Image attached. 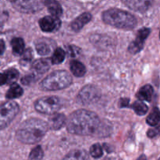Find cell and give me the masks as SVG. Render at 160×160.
Instances as JSON below:
<instances>
[{
    "instance_id": "33",
    "label": "cell",
    "mask_w": 160,
    "mask_h": 160,
    "mask_svg": "<svg viewBox=\"0 0 160 160\" xmlns=\"http://www.w3.org/2000/svg\"><path fill=\"white\" fill-rule=\"evenodd\" d=\"M5 48H6V45H5L4 41L0 39V55H2L4 52Z\"/></svg>"
},
{
    "instance_id": "2",
    "label": "cell",
    "mask_w": 160,
    "mask_h": 160,
    "mask_svg": "<svg viewBox=\"0 0 160 160\" xmlns=\"http://www.w3.org/2000/svg\"><path fill=\"white\" fill-rule=\"evenodd\" d=\"M46 122L38 119H30L23 122L17 131V138L24 144H36L40 142L48 131Z\"/></svg>"
},
{
    "instance_id": "19",
    "label": "cell",
    "mask_w": 160,
    "mask_h": 160,
    "mask_svg": "<svg viewBox=\"0 0 160 160\" xmlns=\"http://www.w3.org/2000/svg\"><path fill=\"white\" fill-rule=\"evenodd\" d=\"M11 45L14 54L20 55L24 52V42L21 38H14L11 41Z\"/></svg>"
},
{
    "instance_id": "30",
    "label": "cell",
    "mask_w": 160,
    "mask_h": 160,
    "mask_svg": "<svg viewBox=\"0 0 160 160\" xmlns=\"http://www.w3.org/2000/svg\"><path fill=\"white\" fill-rule=\"evenodd\" d=\"M160 134V125L159 126H156L155 128L152 129L148 130V133H147V135L148 138H154L156 136H157L158 134Z\"/></svg>"
},
{
    "instance_id": "9",
    "label": "cell",
    "mask_w": 160,
    "mask_h": 160,
    "mask_svg": "<svg viewBox=\"0 0 160 160\" xmlns=\"http://www.w3.org/2000/svg\"><path fill=\"white\" fill-rule=\"evenodd\" d=\"M61 22L58 17L52 16H47L39 20L41 29L45 32H52L59 28Z\"/></svg>"
},
{
    "instance_id": "32",
    "label": "cell",
    "mask_w": 160,
    "mask_h": 160,
    "mask_svg": "<svg viewBox=\"0 0 160 160\" xmlns=\"http://www.w3.org/2000/svg\"><path fill=\"white\" fill-rule=\"evenodd\" d=\"M5 84H7V78L5 73H0V85H3Z\"/></svg>"
},
{
    "instance_id": "37",
    "label": "cell",
    "mask_w": 160,
    "mask_h": 160,
    "mask_svg": "<svg viewBox=\"0 0 160 160\" xmlns=\"http://www.w3.org/2000/svg\"><path fill=\"white\" fill-rule=\"evenodd\" d=\"M159 37H160V34H159Z\"/></svg>"
},
{
    "instance_id": "4",
    "label": "cell",
    "mask_w": 160,
    "mask_h": 160,
    "mask_svg": "<svg viewBox=\"0 0 160 160\" xmlns=\"http://www.w3.org/2000/svg\"><path fill=\"white\" fill-rule=\"evenodd\" d=\"M72 83L70 73L65 70H57L50 73L40 83L41 88L45 91H57L67 88Z\"/></svg>"
},
{
    "instance_id": "3",
    "label": "cell",
    "mask_w": 160,
    "mask_h": 160,
    "mask_svg": "<svg viewBox=\"0 0 160 160\" xmlns=\"http://www.w3.org/2000/svg\"><path fill=\"white\" fill-rule=\"evenodd\" d=\"M102 19L107 24L123 30L133 29L137 24V20L134 16L115 8L105 11L102 14Z\"/></svg>"
},
{
    "instance_id": "25",
    "label": "cell",
    "mask_w": 160,
    "mask_h": 160,
    "mask_svg": "<svg viewBox=\"0 0 160 160\" xmlns=\"http://www.w3.org/2000/svg\"><path fill=\"white\" fill-rule=\"evenodd\" d=\"M33 58V52L31 48H28L23 52L20 59V63L23 66H27L31 62V59Z\"/></svg>"
},
{
    "instance_id": "28",
    "label": "cell",
    "mask_w": 160,
    "mask_h": 160,
    "mask_svg": "<svg viewBox=\"0 0 160 160\" xmlns=\"http://www.w3.org/2000/svg\"><path fill=\"white\" fill-rule=\"evenodd\" d=\"M4 73L7 78V83L14 82L19 77V72L16 69H9Z\"/></svg>"
},
{
    "instance_id": "5",
    "label": "cell",
    "mask_w": 160,
    "mask_h": 160,
    "mask_svg": "<svg viewBox=\"0 0 160 160\" xmlns=\"http://www.w3.org/2000/svg\"><path fill=\"white\" fill-rule=\"evenodd\" d=\"M62 106L60 98L56 96H47L40 98L35 102L34 107L41 113L53 115Z\"/></svg>"
},
{
    "instance_id": "27",
    "label": "cell",
    "mask_w": 160,
    "mask_h": 160,
    "mask_svg": "<svg viewBox=\"0 0 160 160\" xmlns=\"http://www.w3.org/2000/svg\"><path fill=\"white\" fill-rule=\"evenodd\" d=\"M90 154L92 157L98 159L100 158L103 154L102 148L99 144H95L90 148Z\"/></svg>"
},
{
    "instance_id": "24",
    "label": "cell",
    "mask_w": 160,
    "mask_h": 160,
    "mask_svg": "<svg viewBox=\"0 0 160 160\" xmlns=\"http://www.w3.org/2000/svg\"><path fill=\"white\" fill-rule=\"evenodd\" d=\"M44 153L42 147L37 146L31 152L29 155L30 160H41L43 158Z\"/></svg>"
},
{
    "instance_id": "1",
    "label": "cell",
    "mask_w": 160,
    "mask_h": 160,
    "mask_svg": "<svg viewBox=\"0 0 160 160\" xmlns=\"http://www.w3.org/2000/svg\"><path fill=\"white\" fill-rule=\"evenodd\" d=\"M67 131L77 135H96L105 137L110 133V128L102 123L97 114L86 109H79L69 117Z\"/></svg>"
},
{
    "instance_id": "13",
    "label": "cell",
    "mask_w": 160,
    "mask_h": 160,
    "mask_svg": "<svg viewBox=\"0 0 160 160\" xmlns=\"http://www.w3.org/2000/svg\"><path fill=\"white\" fill-rule=\"evenodd\" d=\"M67 118L64 115L60 113H55L50 117L48 120V126L53 130H59L65 125Z\"/></svg>"
},
{
    "instance_id": "8",
    "label": "cell",
    "mask_w": 160,
    "mask_h": 160,
    "mask_svg": "<svg viewBox=\"0 0 160 160\" xmlns=\"http://www.w3.org/2000/svg\"><path fill=\"white\" fill-rule=\"evenodd\" d=\"M12 4L17 10L23 12H34L44 7L45 2L42 1H14Z\"/></svg>"
},
{
    "instance_id": "35",
    "label": "cell",
    "mask_w": 160,
    "mask_h": 160,
    "mask_svg": "<svg viewBox=\"0 0 160 160\" xmlns=\"http://www.w3.org/2000/svg\"><path fill=\"white\" fill-rule=\"evenodd\" d=\"M128 103H129L128 99H122L120 101V106L121 107H127L128 106Z\"/></svg>"
},
{
    "instance_id": "36",
    "label": "cell",
    "mask_w": 160,
    "mask_h": 160,
    "mask_svg": "<svg viewBox=\"0 0 160 160\" xmlns=\"http://www.w3.org/2000/svg\"><path fill=\"white\" fill-rule=\"evenodd\" d=\"M137 160H147V159H146V157H145V156L142 155V156H141Z\"/></svg>"
},
{
    "instance_id": "21",
    "label": "cell",
    "mask_w": 160,
    "mask_h": 160,
    "mask_svg": "<svg viewBox=\"0 0 160 160\" xmlns=\"http://www.w3.org/2000/svg\"><path fill=\"white\" fill-rule=\"evenodd\" d=\"M150 34V29L147 28H143L140 29L138 32L137 37L134 42L137 44L140 45L141 46H144V42H145V39L148 38V36Z\"/></svg>"
},
{
    "instance_id": "12",
    "label": "cell",
    "mask_w": 160,
    "mask_h": 160,
    "mask_svg": "<svg viewBox=\"0 0 160 160\" xmlns=\"http://www.w3.org/2000/svg\"><path fill=\"white\" fill-rule=\"evenodd\" d=\"M50 68V62L48 59H39L32 64V69L35 75H41L46 73Z\"/></svg>"
},
{
    "instance_id": "17",
    "label": "cell",
    "mask_w": 160,
    "mask_h": 160,
    "mask_svg": "<svg viewBox=\"0 0 160 160\" xmlns=\"http://www.w3.org/2000/svg\"><path fill=\"white\" fill-rule=\"evenodd\" d=\"M88 156L84 150L76 149L70 152L62 160H88Z\"/></svg>"
},
{
    "instance_id": "22",
    "label": "cell",
    "mask_w": 160,
    "mask_h": 160,
    "mask_svg": "<svg viewBox=\"0 0 160 160\" xmlns=\"http://www.w3.org/2000/svg\"><path fill=\"white\" fill-rule=\"evenodd\" d=\"M132 108L134 112L139 116H143L148 112V106L142 101H136L133 103Z\"/></svg>"
},
{
    "instance_id": "16",
    "label": "cell",
    "mask_w": 160,
    "mask_h": 160,
    "mask_svg": "<svg viewBox=\"0 0 160 160\" xmlns=\"http://www.w3.org/2000/svg\"><path fill=\"white\" fill-rule=\"evenodd\" d=\"M70 70L76 77H83L86 73V68L84 64L78 60H73L70 62Z\"/></svg>"
},
{
    "instance_id": "15",
    "label": "cell",
    "mask_w": 160,
    "mask_h": 160,
    "mask_svg": "<svg viewBox=\"0 0 160 160\" xmlns=\"http://www.w3.org/2000/svg\"><path fill=\"white\" fill-rule=\"evenodd\" d=\"M45 4L52 17L59 18V17L62 15V9L59 2L56 1H46L45 2Z\"/></svg>"
},
{
    "instance_id": "29",
    "label": "cell",
    "mask_w": 160,
    "mask_h": 160,
    "mask_svg": "<svg viewBox=\"0 0 160 160\" xmlns=\"http://www.w3.org/2000/svg\"><path fill=\"white\" fill-rule=\"evenodd\" d=\"M35 74H30V75H28V76L24 77V78H22L21 80V82L22 84H26V85H28V84H30L31 83L34 82V81H35Z\"/></svg>"
},
{
    "instance_id": "23",
    "label": "cell",
    "mask_w": 160,
    "mask_h": 160,
    "mask_svg": "<svg viewBox=\"0 0 160 160\" xmlns=\"http://www.w3.org/2000/svg\"><path fill=\"white\" fill-rule=\"evenodd\" d=\"M66 56V53L63 49L61 48H57L55 50L53 56L52 57V62L54 64H59L64 60Z\"/></svg>"
},
{
    "instance_id": "38",
    "label": "cell",
    "mask_w": 160,
    "mask_h": 160,
    "mask_svg": "<svg viewBox=\"0 0 160 160\" xmlns=\"http://www.w3.org/2000/svg\"><path fill=\"white\" fill-rule=\"evenodd\" d=\"M159 160H160V159H159Z\"/></svg>"
},
{
    "instance_id": "20",
    "label": "cell",
    "mask_w": 160,
    "mask_h": 160,
    "mask_svg": "<svg viewBox=\"0 0 160 160\" xmlns=\"http://www.w3.org/2000/svg\"><path fill=\"white\" fill-rule=\"evenodd\" d=\"M146 122L151 126H157L160 123V111L158 108H154L147 117Z\"/></svg>"
},
{
    "instance_id": "18",
    "label": "cell",
    "mask_w": 160,
    "mask_h": 160,
    "mask_svg": "<svg viewBox=\"0 0 160 160\" xmlns=\"http://www.w3.org/2000/svg\"><path fill=\"white\" fill-rule=\"evenodd\" d=\"M22 95H23V89H22V88L17 84L13 83L10 86L7 93H6V98L8 99H13V98H19Z\"/></svg>"
},
{
    "instance_id": "6",
    "label": "cell",
    "mask_w": 160,
    "mask_h": 160,
    "mask_svg": "<svg viewBox=\"0 0 160 160\" xmlns=\"http://www.w3.org/2000/svg\"><path fill=\"white\" fill-rule=\"evenodd\" d=\"M19 112V106L12 101L0 106V130L7 127Z\"/></svg>"
},
{
    "instance_id": "11",
    "label": "cell",
    "mask_w": 160,
    "mask_h": 160,
    "mask_svg": "<svg viewBox=\"0 0 160 160\" xmlns=\"http://www.w3.org/2000/svg\"><path fill=\"white\" fill-rule=\"evenodd\" d=\"M125 5L130 9L134 11H139V12H145L149 8L151 5V2L149 1H135V0H128V1L123 2Z\"/></svg>"
},
{
    "instance_id": "7",
    "label": "cell",
    "mask_w": 160,
    "mask_h": 160,
    "mask_svg": "<svg viewBox=\"0 0 160 160\" xmlns=\"http://www.w3.org/2000/svg\"><path fill=\"white\" fill-rule=\"evenodd\" d=\"M100 98V92L93 85L85 86L78 95L79 102L84 105H88L95 102Z\"/></svg>"
},
{
    "instance_id": "31",
    "label": "cell",
    "mask_w": 160,
    "mask_h": 160,
    "mask_svg": "<svg viewBox=\"0 0 160 160\" xmlns=\"http://www.w3.org/2000/svg\"><path fill=\"white\" fill-rule=\"evenodd\" d=\"M8 19V13L6 11H0V30Z\"/></svg>"
},
{
    "instance_id": "26",
    "label": "cell",
    "mask_w": 160,
    "mask_h": 160,
    "mask_svg": "<svg viewBox=\"0 0 160 160\" xmlns=\"http://www.w3.org/2000/svg\"><path fill=\"white\" fill-rule=\"evenodd\" d=\"M36 50H37L38 53L41 56H45L48 55L51 51L50 46L46 44L45 42H39L36 45Z\"/></svg>"
},
{
    "instance_id": "14",
    "label": "cell",
    "mask_w": 160,
    "mask_h": 160,
    "mask_svg": "<svg viewBox=\"0 0 160 160\" xmlns=\"http://www.w3.org/2000/svg\"><path fill=\"white\" fill-rule=\"evenodd\" d=\"M153 95V88L151 85L147 84L143 86L137 94V97L139 101H147L150 102L152 100Z\"/></svg>"
},
{
    "instance_id": "34",
    "label": "cell",
    "mask_w": 160,
    "mask_h": 160,
    "mask_svg": "<svg viewBox=\"0 0 160 160\" xmlns=\"http://www.w3.org/2000/svg\"><path fill=\"white\" fill-rule=\"evenodd\" d=\"M75 48H76V47H74V46L70 47V50H69V52H70V56H76L77 52H79V50H75Z\"/></svg>"
},
{
    "instance_id": "10",
    "label": "cell",
    "mask_w": 160,
    "mask_h": 160,
    "mask_svg": "<svg viewBox=\"0 0 160 160\" xmlns=\"http://www.w3.org/2000/svg\"><path fill=\"white\" fill-rule=\"evenodd\" d=\"M92 20V15L89 12H84L81 15H80L76 20H73L70 24V28L73 31H79L80 30L82 29L83 27L88 23Z\"/></svg>"
}]
</instances>
